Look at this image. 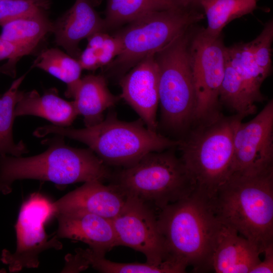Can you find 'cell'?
<instances>
[{"label":"cell","mask_w":273,"mask_h":273,"mask_svg":"<svg viewBox=\"0 0 273 273\" xmlns=\"http://www.w3.org/2000/svg\"><path fill=\"white\" fill-rule=\"evenodd\" d=\"M64 136L55 134L42 141L48 146L43 153L22 157L0 155V193L7 195L13 184L25 179L48 181L58 185L110 178L111 173L89 148H76L66 145Z\"/></svg>","instance_id":"obj_1"},{"label":"cell","mask_w":273,"mask_h":273,"mask_svg":"<svg viewBox=\"0 0 273 273\" xmlns=\"http://www.w3.org/2000/svg\"><path fill=\"white\" fill-rule=\"evenodd\" d=\"M211 203L221 223L235 230L261 253L273 244V170L231 174Z\"/></svg>","instance_id":"obj_2"},{"label":"cell","mask_w":273,"mask_h":273,"mask_svg":"<svg viewBox=\"0 0 273 273\" xmlns=\"http://www.w3.org/2000/svg\"><path fill=\"white\" fill-rule=\"evenodd\" d=\"M33 134L37 138L59 134L79 141L107 165L123 168L149 153L173 149L180 143V140H171L149 129L141 119L122 121L112 113L98 124L83 128L47 125L37 128Z\"/></svg>","instance_id":"obj_3"},{"label":"cell","mask_w":273,"mask_h":273,"mask_svg":"<svg viewBox=\"0 0 273 273\" xmlns=\"http://www.w3.org/2000/svg\"><path fill=\"white\" fill-rule=\"evenodd\" d=\"M157 220L170 257L192 266L195 272L209 271L220 225L210 200L194 190L160 210Z\"/></svg>","instance_id":"obj_4"},{"label":"cell","mask_w":273,"mask_h":273,"mask_svg":"<svg viewBox=\"0 0 273 273\" xmlns=\"http://www.w3.org/2000/svg\"><path fill=\"white\" fill-rule=\"evenodd\" d=\"M244 118L220 114L198 123L178 145L180 159L195 186V191L209 200L231 173L236 130Z\"/></svg>","instance_id":"obj_5"},{"label":"cell","mask_w":273,"mask_h":273,"mask_svg":"<svg viewBox=\"0 0 273 273\" xmlns=\"http://www.w3.org/2000/svg\"><path fill=\"white\" fill-rule=\"evenodd\" d=\"M169 149L149 153L123 167L114 184L159 210L189 196L195 186L180 158Z\"/></svg>","instance_id":"obj_6"},{"label":"cell","mask_w":273,"mask_h":273,"mask_svg":"<svg viewBox=\"0 0 273 273\" xmlns=\"http://www.w3.org/2000/svg\"><path fill=\"white\" fill-rule=\"evenodd\" d=\"M200 6L155 11L130 22L116 34L122 51L108 66L121 77L146 57L155 55L204 18Z\"/></svg>","instance_id":"obj_7"},{"label":"cell","mask_w":273,"mask_h":273,"mask_svg":"<svg viewBox=\"0 0 273 273\" xmlns=\"http://www.w3.org/2000/svg\"><path fill=\"white\" fill-rule=\"evenodd\" d=\"M189 30L155 55L159 70L161 122L183 132L194 122L196 96L190 59Z\"/></svg>","instance_id":"obj_8"},{"label":"cell","mask_w":273,"mask_h":273,"mask_svg":"<svg viewBox=\"0 0 273 273\" xmlns=\"http://www.w3.org/2000/svg\"><path fill=\"white\" fill-rule=\"evenodd\" d=\"M53 202L38 192L31 194L22 204L15 225L17 246L14 253L4 249L0 260L8 266L11 272L24 268H37L39 256L43 251L54 249L59 250L63 245L55 235L49 239L44 226L55 217Z\"/></svg>","instance_id":"obj_9"},{"label":"cell","mask_w":273,"mask_h":273,"mask_svg":"<svg viewBox=\"0 0 273 273\" xmlns=\"http://www.w3.org/2000/svg\"><path fill=\"white\" fill-rule=\"evenodd\" d=\"M225 48L220 35H210L204 28L191 35L189 54L196 96V123L209 121L220 114L219 94L224 72Z\"/></svg>","instance_id":"obj_10"},{"label":"cell","mask_w":273,"mask_h":273,"mask_svg":"<svg viewBox=\"0 0 273 273\" xmlns=\"http://www.w3.org/2000/svg\"><path fill=\"white\" fill-rule=\"evenodd\" d=\"M111 221L118 246L142 253L150 264H159L171 258L159 229L157 215L146 203L126 196L122 208Z\"/></svg>","instance_id":"obj_11"},{"label":"cell","mask_w":273,"mask_h":273,"mask_svg":"<svg viewBox=\"0 0 273 273\" xmlns=\"http://www.w3.org/2000/svg\"><path fill=\"white\" fill-rule=\"evenodd\" d=\"M233 150L231 175H254L273 170L272 100L253 119L240 122L235 132Z\"/></svg>","instance_id":"obj_12"},{"label":"cell","mask_w":273,"mask_h":273,"mask_svg":"<svg viewBox=\"0 0 273 273\" xmlns=\"http://www.w3.org/2000/svg\"><path fill=\"white\" fill-rule=\"evenodd\" d=\"M121 77L123 99L150 129L157 131L159 70L155 55L146 57Z\"/></svg>","instance_id":"obj_13"},{"label":"cell","mask_w":273,"mask_h":273,"mask_svg":"<svg viewBox=\"0 0 273 273\" xmlns=\"http://www.w3.org/2000/svg\"><path fill=\"white\" fill-rule=\"evenodd\" d=\"M55 217L58 221V238L84 243L99 256H105L118 246L111 219L84 211L59 213Z\"/></svg>","instance_id":"obj_14"},{"label":"cell","mask_w":273,"mask_h":273,"mask_svg":"<svg viewBox=\"0 0 273 273\" xmlns=\"http://www.w3.org/2000/svg\"><path fill=\"white\" fill-rule=\"evenodd\" d=\"M126 198L125 194L114 184L105 185L103 181L94 180L84 183L54 202V205L56 215L84 211L112 219L120 211Z\"/></svg>","instance_id":"obj_15"},{"label":"cell","mask_w":273,"mask_h":273,"mask_svg":"<svg viewBox=\"0 0 273 273\" xmlns=\"http://www.w3.org/2000/svg\"><path fill=\"white\" fill-rule=\"evenodd\" d=\"M261 253L234 229L221 223L216 232L209 261V271L250 273L259 263Z\"/></svg>","instance_id":"obj_16"},{"label":"cell","mask_w":273,"mask_h":273,"mask_svg":"<svg viewBox=\"0 0 273 273\" xmlns=\"http://www.w3.org/2000/svg\"><path fill=\"white\" fill-rule=\"evenodd\" d=\"M90 0H75L73 6L53 23L55 42L76 59L81 51L80 41L92 34L106 31L104 19Z\"/></svg>","instance_id":"obj_17"},{"label":"cell","mask_w":273,"mask_h":273,"mask_svg":"<svg viewBox=\"0 0 273 273\" xmlns=\"http://www.w3.org/2000/svg\"><path fill=\"white\" fill-rule=\"evenodd\" d=\"M32 115L40 117L53 125L67 127L78 115L73 102L61 98L56 88L40 96L35 90L24 92L15 109V117Z\"/></svg>","instance_id":"obj_18"},{"label":"cell","mask_w":273,"mask_h":273,"mask_svg":"<svg viewBox=\"0 0 273 273\" xmlns=\"http://www.w3.org/2000/svg\"><path fill=\"white\" fill-rule=\"evenodd\" d=\"M72 98L78 114L83 117L85 126L102 121L104 111L121 99L110 91L103 75L94 74L81 78Z\"/></svg>","instance_id":"obj_19"},{"label":"cell","mask_w":273,"mask_h":273,"mask_svg":"<svg viewBox=\"0 0 273 273\" xmlns=\"http://www.w3.org/2000/svg\"><path fill=\"white\" fill-rule=\"evenodd\" d=\"M199 5L195 0H107L105 29L128 24L153 12Z\"/></svg>","instance_id":"obj_20"},{"label":"cell","mask_w":273,"mask_h":273,"mask_svg":"<svg viewBox=\"0 0 273 273\" xmlns=\"http://www.w3.org/2000/svg\"><path fill=\"white\" fill-rule=\"evenodd\" d=\"M0 38L33 51L48 33L53 23L44 10L9 21L2 26Z\"/></svg>","instance_id":"obj_21"},{"label":"cell","mask_w":273,"mask_h":273,"mask_svg":"<svg viewBox=\"0 0 273 273\" xmlns=\"http://www.w3.org/2000/svg\"><path fill=\"white\" fill-rule=\"evenodd\" d=\"M86 266L105 273H182L187 266L173 258H169L159 264L146 263H119L110 261L105 256L95 254L89 249H77Z\"/></svg>","instance_id":"obj_22"},{"label":"cell","mask_w":273,"mask_h":273,"mask_svg":"<svg viewBox=\"0 0 273 273\" xmlns=\"http://www.w3.org/2000/svg\"><path fill=\"white\" fill-rule=\"evenodd\" d=\"M26 74L15 80L0 97V155L20 157L28 152L24 142L16 143L13 136L15 109L23 93L19 88Z\"/></svg>","instance_id":"obj_23"},{"label":"cell","mask_w":273,"mask_h":273,"mask_svg":"<svg viewBox=\"0 0 273 273\" xmlns=\"http://www.w3.org/2000/svg\"><path fill=\"white\" fill-rule=\"evenodd\" d=\"M33 66L65 83V96L73 98L81 79L82 70L77 59L58 49L51 48L43 51L34 61Z\"/></svg>","instance_id":"obj_24"},{"label":"cell","mask_w":273,"mask_h":273,"mask_svg":"<svg viewBox=\"0 0 273 273\" xmlns=\"http://www.w3.org/2000/svg\"><path fill=\"white\" fill-rule=\"evenodd\" d=\"M200 4L207 19L206 31L218 36L231 21L252 13L257 7V1L200 0Z\"/></svg>","instance_id":"obj_25"},{"label":"cell","mask_w":273,"mask_h":273,"mask_svg":"<svg viewBox=\"0 0 273 273\" xmlns=\"http://www.w3.org/2000/svg\"><path fill=\"white\" fill-rule=\"evenodd\" d=\"M219 101L243 118L256 111L255 100L237 71L226 59Z\"/></svg>","instance_id":"obj_26"},{"label":"cell","mask_w":273,"mask_h":273,"mask_svg":"<svg viewBox=\"0 0 273 273\" xmlns=\"http://www.w3.org/2000/svg\"><path fill=\"white\" fill-rule=\"evenodd\" d=\"M225 59L237 71L255 101H262L260 88L266 77L255 63L250 42L226 47Z\"/></svg>","instance_id":"obj_27"},{"label":"cell","mask_w":273,"mask_h":273,"mask_svg":"<svg viewBox=\"0 0 273 273\" xmlns=\"http://www.w3.org/2000/svg\"><path fill=\"white\" fill-rule=\"evenodd\" d=\"M273 40V22L270 20L265 25L259 35L250 42L255 63L266 77L271 69V48Z\"/></svg>","instance_id":"obj_28"},{"label":"cell","mask_w":273,"mask_h":273,"mask_svg":"<svg viewBox=\"0 0 273 273\" xmlns=\"http://www.w3.org/2000/svg\"><path fill=\"white\" fill-rule=\"evenodd\" d=\"M44 9L41 4L32 0L0 1V26L19 17Z\"/></svg>","instance_id":"obj_29"},{"label":"cell","mask_w":273,"mask_h":273,"mask_svg":"<svg viewBox=\"0 0 273 273\" xmlns=\"http://www.w3.org/2000/svg\"><path fill=\"white\" fill-rule=\"evenodd\" d=\"M122 51V44L118 36L106 34L100 48L96 52L100 67L109 65Z\"/></svg>","instance_id":"obj_30"},{"label":"cell","mask_w":273,"mask_h":273,"mask_svg":"<svg viewBox=\"0 0 273 273\" xmlns=\"http://www.w3.org/2000/svg\"><path fill=\"white\" fill-rule=\"evenodd\" d=\"M30 50L19 46L0 38V60L9 59L8 64H5L8 70L15 73V64L22 57L31 53Z\"/></svg>","instance_id":"obj_31"},{"label":"cell","mask_w":273,"mask_h":273,"mask_svg":"<svg viewBox=\"0 0 273 273\" xmlns=\"http://www.w3.org/2000/svg\"><path fill=\"white\" fill-rule=\"evenodd\" d=\"M77 60L82 69L93 71L100 67L96 51L87 46L81 52Z\"/></svg>","instance_id":"obj_32"},{"label":"cell","mask_w":273,"mask_h":273,"mask_svg":"<svg viewBox=\"0 0 273 273\" xmlns=\"http://www.w3.org/2000/svg\"><path fill=\"white\" fill-rule=\"evenodd\" d=\"M263 253L264 259L254 266L250 273L273 272V244L267 247Z\"/></svg>","instance_id":"obj_33"},{"label":"cell","mask_w":273,"mask_h":273,"mask_svg":"<svg viewBox=\"0 0 273 273\" xmlns=\"http://www.w3.org/2000/svg\"><path fill=\"white\" fill-rule=\"evenodd\" d=\"M33 1H35L36 2H37L42 5H43L44 7H45L46 8L48 6V0H32Z\"/></svg>","instance_id":"obj_34"},{"label":"cell","mask_w":273,"mask_h":273,"mask_svg":"<svg viewBox=\"0 0 273 273\" xmlns=\"http://www.w3.org/2000/svg\"><path fill=\"white\" fill-rule=\"evenodd\" d=\"M95 7L98 6L101 3L102 0H90Z\"/></svg>","instance_id":"obj_35"},{"label":"cell","mask_w":273,"mask_h":273,"mask_svg":"<svg viewBox=\"0 0 273 273\" xmlns=\"http://www.w3.org/2000/svg\"><path fill=\"white\" fill-rule=\"evenodd\" d=\"M6 272V271L5 269H0V272L1 273V272Z\"/></svg>","instance_id":"obj_36"},{"label":"cell","mask_w":273,"mask_h":273,"mask_svg":"<svg viewBox=\"0 0 273 273\" xmlns=\"http://www.w3.org/2000/svg\"><path fill=\"white\" fill-rule=\"evenodd\" d=\"M0 73H2V71H1V67H0ZM2 95H0V97H1Z\"/></svg>","instance_id":"obj_37"},{"label":"cell","mask_w":273,"mask_h":273,"mask_svg":"<svg viewBox=\"0 0 273 273\" xmlns=\"http://www.w3.org/2000/svg\"><path fill=\"white\" fill-rule=\"evenodd\" d=\"M195 1H196L197 2H198V3H200V0H195Z\"/></svg>","instance_id":"obj_38"},{"label":"cell","mask_w":273,"mask_h":273,"mask_svg":"<svg viewBox=\"0 0 273 273\" xmlns=\"http://www.w3.org/2000/svg\"><path fill=\"white\" fill-rule=\"evenodd\" d=\"M0 1H1V0H0Z\"/></svg>","instance_id":"obj_39"}]
</instances>
